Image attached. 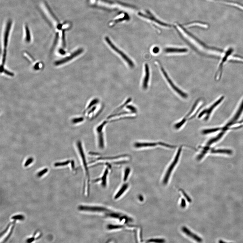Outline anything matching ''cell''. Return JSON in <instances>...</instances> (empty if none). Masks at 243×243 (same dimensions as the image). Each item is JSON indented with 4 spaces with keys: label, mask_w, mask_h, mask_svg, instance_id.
<instances>
[{
    "label": "cell",
    "mask_w": 243,
    "mask_h": 243,
    "mask_svg": "<svg viewBox=\"0 0 243 243\" xmlns=\"http://www.w3.org/2000/svg\"><path fill=\"white\" fill-rule=\"evenodd\" d=\"M4 72L6 74V75H8L9 76H14V74H13L12 72H10V71L5 70V69H4Z\"/></svg>",
    "instance_id": "4dcf8cb0"
},
{
    "label": "cell",
    "mask_w": 243,
    "mask_h": 243,
    "mask_svg": "<svg viewBox=\"0 0 243 243\" xmlns=\"http://www.w3.org/2000/svg\"><path fill=\"white\" fill-rule=\"evenodd\" d=\"M212 153H225L228 154H231L232 152L231 150L226 149H219L216 150H212L211 152Z\"/></svg>",
    "instance_id": "5bb4252c"
},
{
    "label": "cell",
    "mask_w": 243,
    "mask_h": 243,
    "mask_svg": "<svg viewBox=\"0 0 243 243\" xmlns=\"http://www.w3.org/2000/svg\"><path fill=\"white\" fill-rule=\"evenodd\" d=\"M220 129H221L219 128H215L211 129H205L202 131V133L204 134V135H206V134L214 133L215 132L219 130Z\"/></svg>",
    "instance_id": "e0dca14e"
},
{
    "label": "cell",
    "mask_w": 243,
    "mask_h": 243,
    "mask_svg": "<svg viewBox=\"0 0 243 243\" xmlns=\"http://www.w3.org/2000/svg\"><path fill=\"white\" fill-rule=\"evenodd\" d=\"M130 171V170L129 169V168L126 169L125 172L124 180H125L127 179V178L128 177Z\"/></svg>",
    "instance_id": "f1b7e54d"
},
{
    "label": "cell",
    "mask_w": 243,
    "mask_h": 243,
    "mask_svg": "<svg viewBox=\"0 0 243 243\" xmlns=\"http://www.w3.org/2000/svg\"><path fill=\"white\" fill-rule=\"evenodd\" d=\"M182 230L185 234H186L187 236L192 238V239L195 240L196 241L198 242H202V239L200 237H199L198 236L196 235V234H194V233L191 232V231H190L188 229L185 227L183 228Z\"/></svg>",
    "instance_id": "ba28073f"
},
{
    "label": "cell",
    "mask_w": 243,
    "mask_h": 243,
    "mask_svg": "<svg viewBox=\"0 0 243 243\" xmlns=\"http://www.w3.org/2000/svg\"><path fill=\"white\" fill-rule=\"evenodd\" d=\"M25 217L24 216L21 214L15 215L11 217V219L14 220L23 221L24 220Z\"/></svg>",
    "instance_id": "d6986e66"
},
{
    "label": "cell",
    "mask_w": 243,
    "mask_h": 243,
    "mask_svg": "<svg viewBox=\"0 0 243 243\" xmlns=\"http://www.w3.org/2000/svg\"><path fill=\"white\" fill-rule=\"evenodd\" d=\"M77 146L79 151L80 156L81 157H82V161L83 165H84V166L85 172L86 173V175H87V176L88 177H89V173L88 170L86 158H85L84 152V151H83L82 143H81L80 141H79V142H77Z\"/></svg>",
    "instance_id": "52a82bcc"
},
{
    "label": "cell",
    "mask_w": 243,
    "mask_h": 243,
    "mask_svg": "<svg viewBox=\"0 0 243 243\" xmlns=\"http://www.w3.org/2000/svg\"><path fill=\"white\" fill-rule=\"evenodd\" d=\"M84 51V50L82 48H80V49L76 50V51L73 52L70 56L64 58V59L61 60H59L55 62V65L56 66H59L68 62L70 60L74 59V58L80 55Z\"/></svg>",
    "instance_id": "5b68a950"
},
{
    "label": "cell",
    "mask_w": 243,
    "mask_h": 243,
    "mask_svg": "<svg viewBox=\"0 0 243 243\" xmlns=\"http://www.w3.org/2000/svg\"><path fill=\"white\" fill-rule=\"evenodd\" d=\"M84 119L82 117L75 118L72 120V122L74 124L79 123L84 121Z\"/></svg>",
    "instance_id": "603a6c76"
},
{
    "label": "cell",
    "mask_w": 243,
    "mask_h": 243,
    "mask_svg": "<svg viewBox=\"0 0 243 243\" xmlns=\"http://www.w3.org/2000/svg\"><path fill=\"white\" fill-rule=\"evenodd\" d=\"M70 163V161H66L62 162V163H57L54 164L55 167L58 166H64L68 165Z\"/></svg>",
    "instance_id": "ffe728a7"
},
{
    "label": "cell",
    "mask_w": 243,
    "mask_h": 243,
    "mask_svg": "<svg viewBox=\"0 0 243 243\" xmlns=\"http://www.w3.org/2000/svg\"><path fill=\"white\" fill-rule=\"evenodd\" d=\"M48 171V169L47 168H45L44 169L40 171V172H39L38 173L37 175V176L39 177H40L44 175L45 173H47Z\"/></svg>",
    "instance_id": "cb8c5ba5"
},
{
    "label": "cell",
    "mask_w": 243,
    "mask_h": 243,
    "mask_svg": "<svg viewBox=\"0 0 243 243\" xmlns=\"http://www.w3.org/2000/svg\"><path fill=\"white\" fill-rule=\"evenodd\" d=\"M145 75L144 79L143 80V87L144 89H146L148 87V82L149 80L150 72L148 66L147 64L145 65Z\"/></svg>",
    "instance_id": "9c48e42d"
},
{
    "label": "cell",
    "mask_w": 243,
    "mask_h": 243,
    "mask_svg": "<svg viewBox=\"0 0 243 243\" xmlns=\"http://www.w3.org/2000/svg\"><path fill=\"white\" fill-rule=\"evenodd\" d=\"M224 99L223 97H221V98H220L218 100H217L216 103H215L213 105H212L211 107L209 109L207 110V115L206 117L205 118V119L207 120L209 118V115L210 114V113H211V112L216 107L217 105H219L221 102Z\"/></svg>",
    "instance_id": "4fadbf2b"
},
{
    "label": "cell",
    "mask_w": 243,
    "mask_h": 243,
    "mask_svg": "<svg viewBox=\"0 0 243 243\" xmlns=\"http://www.w3.org/2000/svg\"><path fill=\"white\" fill-rule=\"evenodd\" d=\"M71 165L72 167V168H74V167H74V166H75V165H74V162L73 161H72V162Z\"/></svg>",
    "instance_id": "d590c367"
},
{
    "label": "cell",
    "mask_w": 243,
    "mask_h": 243,
    "mask_svg": "<svg viewBox=\"0 0 243 243\" xmlns=\"http://www.w3.org/2000/svg\"><path fill=\"white\" fill-rule=\"evenodd\" d=\"M157 145V143H156L137 142L135 143L134 146L136 148L153 147L156 146Z\"/></svg>",
    "instance_id": "8fae6325"
},
{
    "label": "cell",
    "mask_w": 243,
    "mask_h": 243,
    "mask_svg": "<svg viewBox=\"0 0 243 243\" xmlns=\"http://www.w3.org/2000/svg\"><path fill=\"white\" fill-rule=\"evenodd\" d=\"M132 99L131 98H129L128 99H127V100L125 102L123 105H122L121 106H120V107L117 110V111H115V112H118V111L120 110H121L124 107V106L126 105H127L131 101Z\"/></svg>",
    "instance_id": "d4e9b609"
},
{
    "label": "cell",
    "mask_w": 243,
    "mask_h": 243,
    "mask_svg": "<svg viewBox=\"0 0 243 243\" xmlns=\"http://www.w3.org/2000/svg\"><path fill=\"white\" fill-rule=\"evenodd\" d=\"M106 124V122L105 121L102 124H101L100 125L98 126V127L96 129V130L98 133H101V131H102L103 129V128L104 126Z\"/></svg>",
    "instance_id": "7402d4cb"
},
{
    "label": "cell",
    "mask_w": 243,
    "mask_h": 243,
    "mask_svg": "<svg viewBox=\"0 0 243 243\" xmlns=\"http://www.w3.org/2000/svg\"><path fill=\"white\" fill-rule=\"evenodd\" d=\"M182 149V147H180L179 150H178L174 160H173L172 163L171 164L169 167L167 171H166L165 177H164L163 180V183L164 184H167L168 182L171 173H172L173 169H174L176 165H177L178 161V160H179Z\"/></svg>",
    "instance_id": "3957f363"
},
{
    "label": "cell",
    "mask_w": 243,
    "mask_h": 243,
    "mask_svg": "<svg viewBox=\"0 0 243 243\" xmlns=\"http://www.w3.org/2000/svg\"><path fill=\"white\" fill-rule=\"evenodd\" d=\"M13 222L12 223H10L6 227L5 229H4V230L3 231V232H1V237L2 235H4V234H5L7 232V231L9 228V227H10V226L11 225V224H12L13 223Z\"/></svg>",
    "instance_id": "f546056e"
},
{
    "label": "cell",
    "mask_w": 243,
    "mask_h": 243,
    "mask_svg": "<svg viewBox=\"0 0 243 243\" xmlns=\"http://www.w3.org/2000/svg\"><path fill=\"white\" fill-rule=\"evenodd\" d=\"M159 49L158 47H155L153 49V52L155 54H157L159 52Z\"/></svg>",
    "instance_id": "d6a6232c"
},
{
    "label": "cell",
    "mask_w": 243,
    "mask_h": 243,
    "mask_svg": "<svg viewBox=\"0 0 243 243\" xmlns=\"http://www.w3.org/2000/svg\"><path fill=\"white\" fill-rule=\"evenodd\" d=\"M34 161V159L32 157H31V158H29V159H28L25 162V163L24 164V166L25 167H27V166H28L30 164L32 163Z\"/></svg>",
    "instance_id": "484cf974"
},
{
    "label": "cell",
    "mask_w": 243,
    "mask_h": 243,
    "mask_svg": "<svg viewBox=\"0 0 243 243\" xmlns=\"http://www.w3.org/2000/svg\"><path fill=\"white\" fill-rule=\"evenodd\" d=\"M127 108L129 110H130L133 112L135 113L136 112V110L134 106L131 105H128L127 106Z\"/></svg>",
    "instance_id": "83f0119b"
},
{
    "label": "cell",
    "mask_w": 243,
    "mask_h": 243,
    "mask_svg": "<svg viewBox=\"0 0 243 243\" xmlns=\"http://www.w3.org/2000/svg\"><path fill=\"white\" fill-rule=\"evenodd\" d=\"M15 224H14V225L12 227V228H11L10 233H9L7 237L6 238H5V239L4 240V242H6L9 239V238H10L11 235L12 234L14 229V228Z\"/></svg>",
    "instance_id": "4316f807"
},
{
    "label": "cell",
    "mask_w": 243,
    "mask_h": 243,
    "mask_svg": "<svg viewBox=\"0 0 243 243\" xmlns=\"http://www.w3.org/2000/svg\"><path fill=\"white\" fill-rule=\"evenodd\" d=\"M224 133V132H222V133H219V135L216 136V137L215 138H212V139L208 141V142L207 143V145H211L212 144V143L216 142H217V141H218L221 138L222 136H223Z\"/></svg>",
    "instance_id": "9a60e30c"
},
{
    "label": "cell",
    "mask_w": 243,
    "mask_h": 243,
    "mask_svg": "<svg viewBox=\"0 0 243 243\" xmlns=\"http://www.w3.org/2000/svg\"><path fill=\"white\" fill-rule=\"evenodd\" d=\"M59 52L60 54H64L66 53L64 50L62 49H60Z\"/></svg>",
    "instance_id": "e575fe53"
},
{
    "label": "cell",
    "mask_w": 243,
    "mask_h": 243,
    "mask_svg": "<svg viewBox=\"0 0 243 243\" xmlns=\"http://www.w3.org/2000/svg\"><path fill=\"white\" fill-rule=\"evenodd\" d=\"M12 24V22L11 21H9L7 23L5 31H4V51L3 55V62L1 66V67L4 68V66L5 64L6 61V47L8 45V40L9 34Z\"/></svg>",
    "instance_id": "7a4b0ae2"
},
{
    "label": "cell",
    "mask_w": 243,
    "mask_h": 243,
    "mask_svg": "<svg viewBox=\"0 0 243 243\" xmlns=\"http://www.w3.org/2000/svg\"><path fill=\"white\" fill-rule=\"evenodd\" d=\"M96 106H95V107L92 108V109L89 111L88 113V115H89V114H91V113H92L94 111L96 110Z\"/></svg>",
    "instance_id": "836d02e7"
},
{
    "label": "cell",
    "mask_w": 243,
    "mask_h": 243,
    "mask_svg": "<svg viewBox=\"0 0 243 243\" xmlns=\"http://www.w3.org/2000/svg\"><path fill=\"white\" fill-rule=\"evenodd\" d=\"M161 70L163 73V75L164 76H165L166 80L168 81V82L169 83L170 85H171V87L173 88L175 90V91L177 92L178 94H179L180 96H181V97L184 98H186L187 97V95L186 93H184V92L182 91L181 90H180L179 88L174 85V84L172 82V81L170 79L169 77H168V75H167V73L164 70V69L162 68H161Z\"/></svg>",
    "instance_id": "8992f818"
},
{
    "label": "cell",
    "mask_w": 243,
    "mask_h": 243,
    "mask_svg": "<svg viewBox=\"0 0 243 243\" xmlns=\"http://www.w3.org/2000/svg\"><path fill=\"white\" fill-rule=\"evenodd\" d=\"M243 111V100L241 104L239 106V109L237 111V113L234 117L233 119L232 120V121H231V122L229 123H228L227 125V127H228V126H229L231 125L234 122L236 121L238 119L240 116V115H241Z\"/></svg>",
    "instance_id": "30bf717a"
},
{
    "label": "cell",
    "mask_w": 243,
    "mask_h": 243,
    "mask_svg": "<svg viewBox=\"0 0 243 243\" xmlns=\"http://www.w3.org/2000/svg\"><path fill=\"white\" fill-rule=\"evenodd\" d=\"M99 101L98 99H93V100H92L91 103H90L88 106L87 109H86V110L89 109L91 108L92 106L95 105L96 104L98 103H99Z\"/></svg>",
    "instance_id": "44dd1931"
},
{
    "label": "cell",
    "mask_w": 243,
    "mask_h": 243,
    "mask_svg": "<svg viewBox=\"0 0 243 243\" xmlns=\"http://www.w3.org/2000/svg\"><path fill=\"white\" fill-rule=\"evenodd\" d=\"M138 15L140 17L161 27L166 28H171L172 27V25L170 24L164 22L159 19L149 10L146 11L145 13H144L141 12L138 13Z\"/></svg>",
    "instance_id": "6da1fadb"
},
{
    "label": "cell",
    "mask_w": 243,
    "mask_h": 243,
    "mask_svg": "<svg viewBox=\"0 0 243 243\" xmlns=\"http://www.w3.org/2000/svg\"><path fill=\"white\" fill-rule=\"evenodd\" d=\"M188 51L186 48H166L165 52L167 53H185Z\"/></svg>",
    "instance_id": "7c38bea8"
},
{
    "label": "cell",
    "mask_w": 243,
    "mask_h": 243,
    "mask_svg": "<svg viewBox=\"0 0 243 243\" xmlns=\"http://www.w3.org/2000/svg\"><path fill=\"white\" fill-rule=\"evenodd\" d=\"M25 34H26V40L27 42H29L31 40V34L28 28V27L27 26L25 27Z\"/></svg>",
    "instance_id": "ac0fdd59"
},
{
    "label": "cell",
    "mask_w": 243,
    "mask_h": 243,
    "mask_svg": "<svg viewBox=\"0 0 243 243\" xmlns=\"http://www.w3.org/2000/svg\"><path fill=\"white\" fill-rule=\"evenodd\" d=\"M105 39L106 42H107L109 45L110 46V47L112 48L113 50H114L115 52L121 55L123 58L127 62V63L131 67H134L133 62L129 58L128 56H127L124 53L118 49V48L116 46L113 44L108 37H106Z\"/></svg>",
    "instance_id": "277c9868"
},
{
    "label": "cell",
    "mask_w": 243,
    "mask_h": 243,
    "mask_svg": "<svg viewBox=\"0 0 243 243\" xmlns=\"http://www.w3.org/2000/svg\"><path fill=\"white\" fill-rule=\"evenodd\" d=\"M36 239V238L34 237V236H33V237L29 238L27 240V242L28 243H31L33 242Z\"/></svg>",
    "instance_id": "1f68e13d"
},
{
    "label": "cell",
    "mask_w": 243,
    "mask_h": 243,
    "mask_svg": "<svg viewBox=\"0 0 243 243\" xmlns=\"http://www.w3.org/2000/svg\"><path fill=\"white\" fill-rule=\"evenodd\" d=\"M128 186V185L127 184L124 185L122 187V188L120 189L118 193L117 194V195H115V199H117L119 198L120 196H121L122 195V194L125 191Z\"/></svg>",
    "instance_id": "2e32d148"
}]
</instances>
